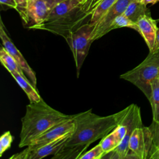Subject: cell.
<instances>
[{
  "mask_svg": "<svg viewBox=\"0 0 159 159\" xmlns=\"http://www.w3.org/2000/svg\"><path fill=\"white\" fill-rule=\"evenodd\" d=\"M0 3L1 5L6 6L9 8H12L15 10L17 9V5L15 0H0Z\"/></svg>",
  "mask_w": 159,
  "mask_h": 159,
  "instance_id": "26",
  "label": "cell"
},
{
  "mask_svg": "<svg viewBox=\"0 0 159 159\" xmlns=\"http://www.w3.org/2000/svg\"><path fill=\"white\" fill-rule=\"evenodd\" d=\"M75 127V124L73 119L60 123L37 137L26 148L28 149H35L50 143L65 135L73 132Z\"/></svg>",
  "mask_w": 159,
  "mask_h": 159,
  "instance_id": "12",
  "label": "cell"
},
{
  "mask_svg": "<svg viewBox=\"0 0 159 159\" xmlns=\"http://www.w3.org/2000/svg\"><path fill=\"white\" fill-rule=\"evenodd\" d=\"M157 21L158 22V21H159V19H158V20H157Z\"/></svg>",
  "mask_w": 159,
  "mask_h": 159,
  "instance_id": "34",
  "label": "cell"
},
{
  "mask_svg": "<svg viewBox=\"0 0 159 159\" xmlns=\"http://www.w3.org/2000/svg\"><path fill=\"white\" fill-rule=\"evenodd\" d=\"M152 94L149 102L151 105L153 121L159 122V78H155L151 82Z\"/></svg>",
  "mask_w": 159,
  "mask_h": 159,
  "instance_id": "16",
  "label": "cell"
},
{
  "mask_svg": "<svg viewBox=\"0 0 159 159\" xmlns=\"http://www.w3.org/2000/svg\"><path fill=\"white\" fill-rule=\"evenodd\" d=\"M121 27H129L139 32V28L137 25V23L130 19L124 14H122L117 16L114 19V20L112 22L107 30V32H109L112 30Z\"/></svg>",
  "mask_w": 159,
  "mask_h": 159,
  "instance_id": "20",
  "label": "cell"
},
{
  "mask_svg": "<svg viewBox=\"0 0 159 159\" xmlns=\"http://www.w3.org/2000/svg\"><path fill=\"white\" fill-rule=\"evenodd\" d=\"M158 78H159V73H158Z\"/></svg>",
  "mask_w": 159,
  "mask_h": 159,
  "instance_id": "35",
  "label": "cell"
},
{
  "mask_svg": "<svg viewBox=\"0 0 159 159\" xmlns=\"http://www.w3.org/2000/svg\"><path fill=\"white\" fill-rule=\"evenodd\" d=\"M106 155L105 152L102 148L100 143L96 145L93 148L83 153L79 159H100Z\"/></svg>",
  "mask_w": 159,
  "mask_h": 159,
  "instance_id": "22",
  "label": "cell"
},
{
  "mask_svg": "<svg viewBox=\"0 0 159 159\" xmlns=\"http://www.w3.org/2000/svg\"><path fill=\"white\" fill-rule=\"evenodd\" d=\"M76 1H78V2H80V3H81V4H86V3H91V4H92L93 6H94L92 2H91L90 1H89V0H76ZM94 7H95V6H94Z\"/></svg>",
  "mask_w": 159,
  "mask_h": 159,
  "instance_id": "32",
  "label": "cell"
},
{
  "mask_svg": "<svg viewBox=\"0 0 159 159\" xmlns=\"http://www.w3.org/2000/svg\"><path fill=\"white\" fill-rule=\"evenodd\" d=\"M15 1L17 5V9L16 11L19 14L25 9L29 0H15Z\"/></svg>",
  "mask_w": 159,
  "mask_h": 159,
  "instance_id": "27",
  "label": "cell"
},
{
  "mask_svg": "<svg viewBox=\"0 0 159 159\" xmlns=\"http://www.w3.org/2000/svg\"><path fill=\"white\" fill-rule=\"evenodd\" d=\"M132 1L133 0L116 1L94 25V29L92 33L93 42L101 38L108 33L107 30L112 22L117 16L124 14Z\"/></svg>",
  "mask_w": 159,
  "mask_h": 159,
  "instance_id": "9",
  "label": "cell"
},
{
  "mask_svg": "<svg viewBox=\"0 0 159 159\" xmlns=\"http://www.w3.org/2000/svg\"><path fill=\"white\" fill-rule=\"evenodd\" d=\"M111 132L114 135L116 140H117L118 144L119 145L123 139L125 138L127 133V125L121 121V122L118 124L112 131Z\"/></svg>",
  "mask_w": 159,
  "mask_h": 159,
  "instance_id": "25",
  "label": "cell"
},
{
  "mask_svg": "<svg viewBox=\"0 0 159 159\" xmlns=\"http://www.w3.org/2000/svg\"><path fill=\"white\" fill-rule=\"evenodd\" d=\"M122 122L127 127V133L122 142L112 152L106 154L110 155L108 158L124 159L126 158L129 152V142L133 130L140 127H142V120L140 107L136 104H132L129 106V109L124 117Z\"/></svg>",
  "mask_w": 159,
  "mask_h": 159,
  "instance_id": "6",
  "label": "cell"
},
{
  "mask_svg": "<svg viewBox=\"0 0 159 159\" xmlns=\"http://www.w3.org/2000/svg\"><path fill=\"white\" fill-rule=\"evenodd\" d=\"M98 1H99V0H89V1H90L91 2H92L95 6H96V3L98 2Z\"/></svg>",
  "mask_w": 159,
  "mask_h": 159,
  "instance_id": "33",
  "label": "cell"
},
{
  "mask_svg": "<svg viewBox=\"0 0 159 159\" xmlns=\"http://www.w3.org/2000/svg\"><path fill=\"white\" fill-rule=\"evenodd\" d=\"M88 147L83 146L65 147L62 148L52 158L55 159H79L80 157L86 150Z\"/></svg>",
  "mask_w": 159,
  "mask_h": 159,
  "instance_id": "17",
  "label": "cell"
},
{
  "mask_svg": "<svg viewBox=\"0 0 159 159\" xmlns=\"http://www.w3.org/2000/svg\"><path fill=\"white\" fill-rule=\"evenodd\" d=\"M51 9L45 0H29L19 16L24 27L31 29L45 20Z\"/></svg>",
  "mask_w": 159,
  "mask_h": 159,
  "instance_id": "8",
  "label": "cell"
},
{
  "mask_svg": "<svg viewBox=\"0 0 159 159\" xmlns=\"http://www.w3.org/2000/svg\"><path fill=\"white\" fill-rule=\"evenodd\" d=\"M159 50L149 52L145 60L134 68L120 75V78L137 87L149 101L151 98V82L158 77Z\"/></svg>",
  "mask_w": 159,
  "mask_h": 159,
  "instance_id": "4",
  "label": "cell"
},
{
  "mask_svg": "<svg viewBox=\"0 0 159 159\" xmlns=\"http://www.w3.org/2000/svg\"><path fill=\"white\" fill-rule=\"evenodd\" d=\"M0 61L1 64L10 73L12 72H17L24 76H25L20 66L14 58L6 50L3 46L1 47L0 50Z\"/></svg>",
  "mask_w": 159,
  "mask_h": 159,
  "instance_id": "18",
  "label": "cell"
},
{
  "mask_svg": "<svg viewBox=\"0 0 159 159\" xmlns=\"http://www.w3.org/2000/svg\"><path fill=\"white\" fill-rule=\"evenodd\" d=\"M93 29L94 25L87 22L70 32L65 38L73 53L77 77L79 76L81 68L93 42Z\"/></svg>",
  "mask_w": 159,
  "mask_h": 159,
  "instance_id": "5",
  "label": "cell"
},
{
  "mask_svg": "<svg viewBox=\"0 0 159 159\" xmlns=\"http://www.w3.org/2000/svg\"><path fill=\"white\" fill-rule=\"evenodd\" d=\"M153 145V139L149 127H140L135 129L129 139V152L137 159L148 158Z\"/></svg>",
  "mask_w": 159,
  "mask_h": 159,
  "instance_id": "7",
  "label": "cell"
},
{
  "mask_svg": "<svg viewBox=\"0 0 159 159\" xmlns=\"http://www.w3.org/2000/svg\"><path fill=\"white\" fill-rule=\"evenodd\" d=\"M117 0H99L93 10L89 23L94 25Z\"/></svg>",
  "mask_w": 159,
  "mask_h": 159,
  "instance_id": "19",
  "label": "cell"
},
{
  "mask_svg": "<svg viewBox=\"0 0 159 159\" xmlns=\"http://www.w3.org/2000/svg\"><path fill=\"white\" fill-rule=\"evenodd\" d=\"M129 109V106L113 114L100 116L91 109L73 114L75 130L65 142V147H88L92 143L103 138L119 124Z\"/></svg>",
  "mask_w": 159,
  "mask_h": 159,
  "instance_id": "1",
  "label": "cell"
},
{
  "mask_svg": "<svg viewBox=\"0 0 159 159\" xmlns=\"http://www.w3.org/2000/svg\"><path fill=\"white\" fill-rule=\"evenodd\" d=\"M99 143L106 155L112 152L119 145L117 140L111 132L102 138Z\"/></svg>",
  "mask_w": 159,
  "mask_h": 159,
  "instance_id": "21",
  "label": "cell"
},
{
  "mask_svg": "<svg viewBox=\"0 0 159 159\" xmlns=\"http://www.w3.org/2000/svg\"><path fill=\"white\" fill-rule=\"evenodd\" d=\"M136 23L139 28L138 32L144 39L149 52L155 51L157 21L153 19L151 16L143 15L139 18Z\"/></svg>",
  "mask_w": 159,
  "mask_h": 159,
  "instance_id": "13",
  "label": "cell"
},
{
  "mask_svg": "<svg viewBox=\"0 0 159 159\" xmlns=\"http://www.w3.org/2000/svg\"><path fill=\"white\" fill-rule=\"evenodd\" d=\"M0 37L2 41V46L14 58L22 70L24 71L25 76L30 83L36 88L37 78L35 72L30 68L25 58L23 57L20 51L17 48L11 39L7 34L5 29V26L2 19L0 20Z\"/></svg>",
  "mask_w": 159,
  "mask_h": 159,
  "instance_id": "11",
  "label": "cell"
},
{
  "mask_svg": "<svg viewBox=\"0 0 159 159\" xmlns=\"http://www.w3.org/2000/svg\"><path fill=\"white\" fill-rule=\"evenodd\" d=\"M73 115L63 114L47 104L42 99L30 102L21 119L19 147L29 145L37 137L53 127L73 119Z\"/></svg>",
  "mask_w": 159,
  "mask_h": 159,
  "instance_id": "3",
  "label": "cell"
},
{
  "mask_svg": "<svg viewBox=\"0 0 159 159\" xmlns=\"http://www.w3.org/2000/svg\"><path fill=\"white\" fill-rule=\"evenodd\" d=\"M13 137L10 131L5 132L0 137V156L7 150L11 146Z\"/></svg>",
  "mask_w": 159,
  "mask_h": 159,
  "instance_id": "23",
  "label": "cell"
},
{
  "mask_svg": "<svg viewBox=\"0 0 159 159\" xmlns=\"http://www.w3.org/2000/svg\"><path fill=\"white\" fill-rule=\"evenodd\" d=\"M51 9H52L56 4L61 2L65 0H45Z\"/></svg>",
  "mask_w": 159,
  "mask_h": 159,
  "instance_id": "28",
  "label": "cell"
},
{
  "mask_svg": "<svg viewBox=\"0 0 159 159\" xmlns=\"http://www.w3.org/2000/svg\"><path fill=\"white\" fill-rule=\"evenodd\" d=\"M141 3H142L144 5H148V4H152L153 5L158 2H159V0H139Z\"/></svg>",
  "mask_w": 159,
  "mask_h": 159,
  "instance_id": "29",
  "label": "cell"
},
{
  "mask_svg": "<svg viewBox=\"0 0 159 159\" xmlns=\"http://www.w3.org/2000/svg\"><path fill=\"white\" fill-rule=\"evenodd\" d=\"M73 132L57 139L56 140L35 149L25 148L20 152L14 154L10 159H41L50 155H55L64 145Z\"/></svg>",
  "mask_w": 159,
  "mask_h": 159,
  "instance_id": "10",
  "label": "cell"
},
{
  "mask_svg": "<svg viewBox=\"0 0 159 159\" xmlns=\"http://www.w3.org/2000/svg\"><path fill=\"white\" fill-rule=\"evenodd\" d=\"M156 50H159V27H158L156 35Z\"/></svg>",
  "mask_w": 159,
  "mask_h": 159,
  "instance_id": "31",
  "label": "cell"
},
{
  "mask_svg": "<svg viewBox=\"0 0 159 159\" xmlns=\"http://www.w3.org/2000/svg\"><path fill=\"white\" fill-rule=\"evenodd\" d=\"M124 14L135 22L137 21L140 17L143 15L151 16L149 9L139 0L132 1L126 8Z\"/></svg>",
  "mask_w": 159,
  "mask_h": 159,
  "instance_id": "15",
  "label": "cell"
},
{
  "mask_svg": "<svg viewBox=\"0 0 159 159\" xmlns=\"http://www.w3.org/2000/svg\"><path fill=\"white\" fill-rule=\"evenodd\" d=\"M149 159H159V148L150 155Z\"/></svg>",
  "mask_w": 159,
  "mask_h": 159,
  "instance_id": "30",
  "label": "cell"
},
{
  "mask_svg": "<svg viewBox=\"0 0 159 159\" xmlns=\"http://www.w3.org/2000/svg\"><path fill=\"white\" fill-rule=\"evenodd\" d=\"M149 127L151 130L153 139V145L150 153V155L153 152L159 148V122L153 121L152 124L149 126Z\"/></svg>",
  "mask_w": 159,
  "mask_h": 159,
  "instance_id": "24",
  "label": "cell"
},
{
  "mask_svg": "<svg viewBox=\"0 0 159 159\" xmlns=\"http://www.w3.org/2000/svg\"><path fill=\"white\" fill-rule=\"evenodd\" d=\"M94 7L91 3L65 0L56 4L46 19L31 29L48 31L65 39L70 32L89 22Z\"/></svg>",
  "mask_w": 159,
  "mask_h": 159,
  "instance_id": "2",
  "label": "cell"
},
{
  "mask_svg": "<svg viewBox=\"0 0 159 159\" xmlns=\"http://www.w3.org/2000/svg\"><path fill=\"white\" fill-rule=\"evenodd\" d=\"M11 75L26 94L30 102H38L42 99L37 91L36 88L30 83L25 76L17 72H12Z\"/></svg>",
  "mask_w": 159,
  "mask_h": 159,
  "instance_id": "14",
  "label": "cell"
}]
</instances>
